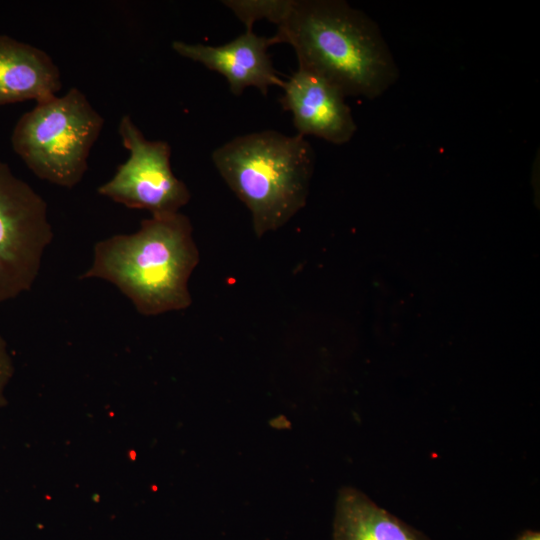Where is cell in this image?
Segmentation results:
<instances>
[{"mask_svg": "<svg viewBox=\"0 0 540 540\" xmlns=\"http://www.w3.org/2000/svg\"><path fill=\"white\" fill-rule=\"evenodd\" d=\"M211 157L249 209L257 237L279 229L304 207L315 156L303 136L252 132L226 142Z\"/></svg>", "mask_w": 540, "mask_h": 540, "instance_id": "3", "label": "cell"}, {"mask_svg": "<svg viewBox=\"0 0 540 540\" xmlns=\"http://www.w3.org/2000/svg\"><path fill=\"white\" fill-rule=\"evenodd\" d=\"M294 0H224L236 17L252 30L256 21L266 19L279 26L289 15Z\"/></svg>", "mask_w": 540, "mask_h": 540, "instance_id": "11", "label": "cell"}, {"mask_svg": "<svg viewBox=\"0 0 540 540\" xmlns=\"http://www.w3.org/2000/svg\"><path fill=\"white\" fill-rule=\"evenodd\" d=\"M58 66L43 50L0 35V106L57 96L61 89Z\"/></svg>", "mask_w": 540, "mask_h": 540, "instance_id": "9", "label": "cell"}, {"mask_svg": "<svg viewBox=\"0 0 540 540\" xmlns=\"http://www.w3.org/2000/svg\"><path fill=\"white\" fill-rule=\"evenodd\" d=\"M293 47L301 69L345 97L375 99L398 79L399 68L377 23L342 0H294L273 35Z\"/></svg>", "mask_w": 540, "mask_h": 540, "instance_id": "1", "label": "cell"}, {"mask_svg": "<svg viewBox=\"0 0 540 540\" xmlns=\"http://www.w3.org/2000/svg\"><path fill=\"white\" fill-rule=\"evenodd\" d=\"M515 540H540V533L534 530H525Z\"/></svg>", "mask_w": 540, "mask_h": 540, "instance_id": "13", "label": "cell"}, {"mask_svg": "<svg viewBox=\"0 0 540 540\" xmlns=\"http://www.w3.org/2000/svg\"><path fill=\"white\" fill-rule=\"evenodd\" d=\"M13 375V362L9 355L7 344L0 334V407L3 406L4 392Z\"/></svg>", "mask_w": 540, "mask_h": 540, "instance_id": "12", "label": "cell"}, {"mask_svg": "<svg viewBox=\"0 0 540 540\" xmlns=\"http://www.w3.org/2000/svg\"><path fill=\"white\" fill-rule=\"evenodd\" d=\"M52 239L46 201L0 159V303L31 289Z\"/></svg>", "mask_w": 540, "mask_h": 540, "instance_id": "5", "label": "cell"}, {"mask_svg": "<svg viewBox=\"0 0 540 540\" xmlns=\"http://www.w3.org/2000/svg\"><path fill=\"white\" fill-rule=\"evenodd\" d=\"M118 132L129 157L98 193L128 208L148 210L151 216L178 213L191 194L171 169L170 145L146 139L128 115L121 117Z\"/></svg>", "mask_w": 540, "mask_h": 540, "instance_id": "6", "label": "cell"}, {"mask_svg": "<svg viewBox=\"0 0 540 540\" xmlns=\"http://www.w3.org/2000/svg\"><path fill=\"white\" fill-rule=\"evenodd\" d=\"M192 231L180 212L151 216L132 234L97 242L80 278L110 282L145 316L186 309L192 302L188 281L199 262Z\"/></svg>", "mask_w": 540, "mask_h": 540, "instance_id": "2", "label": "cell"}, {"mask_svg": "<svg viewBox=\"0 0 540 540\" xmlns=\"http://www.w3.org/2000/svg\"><path fill=\"white\" fill-rule=\"evenodd\" d=\"M104 125L86 95L72 87L38 102L17 121L11 144L41 180L73 188L84 177L90 151Z\"/></svg>", "mask_w": 540, "mask_h": 540, "instance_id": "4", "label": "cell"}, {"mask_svg": "<svg viewBox=\"0 0 540 540\" xmlns=\"http://www.w3.org/2000/svg\"><path fill=\"white\" fill-rule=\"evenodd\" d=\"M332 540H430L354 488L337 497Z\"/></svg>", "mask_w": 540, "mask_h": 540, "instance_id": "10", "label": "cell"}, {"mask_svg": "<svg viewBox=\"0 0 540 540\" xmlns=\"http://www.w3.org/2000/svg\"><path fill=\"white\" fill-rule=\"evenodd\" d=\"M274 44H278L274 36H259L253 30H246L220 46L174 41L172 48L180 56L224 76L230 91L236 96L248 87H255L267 95L270 87L282 88L284 83L268 54L269 47Z\"/></svg>", "mask_w": 540, "mask_h": 540, "instance_id": "8", "label": "cell"}, {"mask_svg": "<svg viewBox=\"0 0 540 540\" xmlns=\"http://www.w3.org/2000/svg\"><path fill=\"white\" fill-rule=\"evenodd\" d=\"M282 108L291 112L300 136H315L342 145L354 136L357 126L343 93L320 76L298 68L284 81Z\"/></svg>", "mask_w": 540, "mask_h": 540, "instance_id": "7", "label": "cell"}]
</instances>
